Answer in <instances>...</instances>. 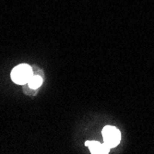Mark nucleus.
Instances as JSON below:
<instances>
[{
	"mask_svg": "<svg viewBox=\"0 0 154 154\" xmlns=\"http://www.w3.org/2000/svg\"><path fill=\"white\" fill-rule=\"evenodd\" d=\"M85 145L89 147L90 150L93 154H99V153H108L111 149L109 146H107L104 142L102 144L98 141H86Z\"/></svg>",
	"mask_w": 154,
	"mask_h": 154,
	"instance_id": "nucleus-3",
	"label": "nucleus"
},
{
	"mask_svg": "<svg viewBox=\"0 0 154 154\" xmlns=\"http://www.w3.org/2000/svg\"><path fill=\"white\" fill-rule=\"evenodd\" d=\"M32 76L33 73L32 67L26 64H20L17 66L11 71L12 80L17 84H20V85H23V84L28 83Z\"/></svg>",
	"mask_w": 154,
	"mask_h": 154,
	"instance_id": "nucleus-1",
	"label": "nucleus"
},
{
	"mask_svg": "<svg viewBox=\"0 0 154 154\" xmlns=\"http://www.w3.org/2000/svg\"><path fill=\"white\" fill-rule=\"evenodd\" d=\"M42 83H43V79L40 76H32L29 82H28V85H29L31 89L36 90L42 85Z\"/></svg>",
	"mask_w": 154,
	"mask_h": 154,
	"instance_id": "nucleus-4",
	"label": "nucleus"
},
{
	"mask_svg": "<svg viewBox=\"0 0 154 154\" xmlns=\"http://www.w3.org/2000/svg\"><path fill=\"white\" fill-rule=\"evenodd\" d=\"M103 142L111 149L116 147L121 140L120 131L116 128L112 127V125H106L105 128H103Z\"/></svg>",
	"mask_w": 154,
	"mask_h": 154,
	"instance_id": "nucleus-2",
	"label": "nucleus"
}]
</instances>
